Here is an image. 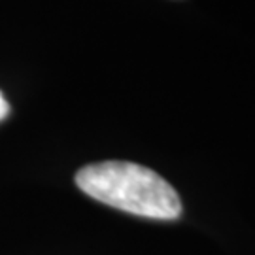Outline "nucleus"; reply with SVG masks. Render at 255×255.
<instances>
[{
	"mask_svg": "<svg viewBox=\"0 0 255 255\" xmlns=\"http://www.w3.org/2000/svg\"><path fill=\"white\" fill-rule=\"evenodd\" d=\"M76 185L91 199L151 219H176L182 201L164 178L151 168L128 161H102L83 166Z\"/></svg>",
	"mask_w": 255,
	"mask_h": 255,
	"instance_id": "obj_1",
	"label": "nucleus"
},
{
	"mask_svg": "<svg viewBox=\"0 0 255 255\" xmlns=\"http://www.w3.org/2000/svg\"><path fill=\"white\" fill-rule=\"evenodd\" d=\"M8 112H9V104H8V101L4 99L2 91H0V121L8 116Z\"/></svg>",
	"mask_w": 255,
	"mask_h": 255,
	"instance_id": "obj_2",
	"label": "nucleus"
}]
</instances>
